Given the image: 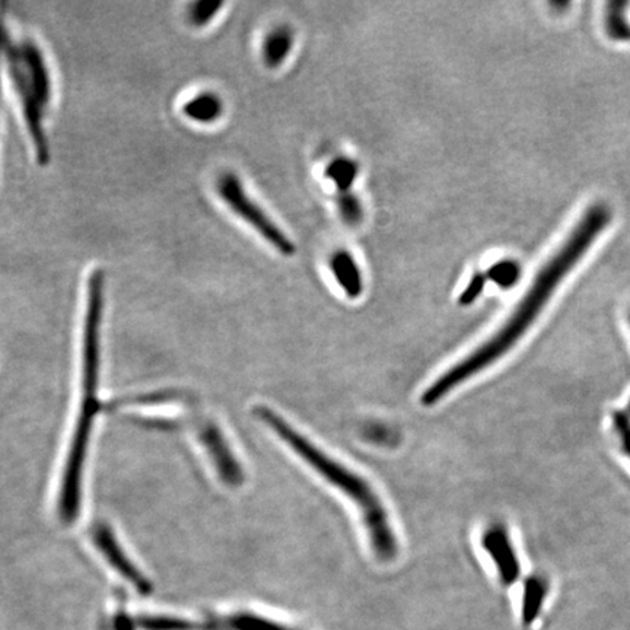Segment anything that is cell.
<instances>
[{
	"instance_id": "ac0fdd59",
	"label": "cell",
	"mask_w": 630,
	"mask_h": 630,
	"mask_svg": "<svg viewBox=\"0 0 630 630\" xmlns=\"http://www.w3.org/2000/svg\"><path fill=\"white\" fill-rule=\"evenodd\" d=\"M338 207H341L342 218L347 225H358L362 219V206H360L358 198L349 191L341 194Z\"/></svg>"
},
{
	"instance_id": "603a6c76",
	"label": "cell",
	"mask_w": 630,
	"mask_h": 630,
	"mask_svg": "<svg viewBox=\"0 0 630 630\" xmlns=\"http://www.w3.org/2000/svg\"><path fill=\"white\" fill-rule=\"evenodd\" d=\"M629 411H630V403H629Z\"/></svg>"
},
{
	"instance_id": "52a82bcc",
	"label": "cell",
	"mask_w": 630,
	"mask_h": 630,
	"mask_svg": "<svg viewBox=\"0 0 630 630\" xmlns=\"http://www.w3.org/2000/svg\"><path fill=\"white\" fill-rule=\"evenodd\" d=\"M91 538H93L94 545L102 551L104 558L107 559V562L110 563L121 576L132 582L134 589L141 591V593H150V582H147L146 578L139 572V569L130 562V558L124 554L123 547H121L115 533L108 527V524H94L93 530H91Z\"/></svg>"
},
{
	"instance_id": "7c38bea8",
	"label": "cell",
	"mask_w": 630,
	"mask_h": 630,
	"mask_svg": "<svg viewBox=\"0 0 630 630\" xmlns=\"http://www.w3.org/2000/svg\"><path fill=\"white\" fill-rule=\"evenodd\" d=\"M182 112L198 123H214L224 112V103L214 93H202L189 99L182 107Z\"/></svg>"
},
{
	"instance_id": "277c9868",
	"label": "cell",
	"mask_w": 630,
	"mask_h": 630,
	"mask_svg": "<svg viewBox=\"0 0 630 630\" xmlns=\"http://www.w3.org/2000/svg\"><path fill=\"white\" fill-rule=\"evenodd\" d=\"M216 190H218L224 202L233 209L234 214L245 219L264 240L271 242L280 253L285 255L295 253L294 242L264 214L263 209L251 200L236 174H221L218 181H216Z\"/></svg>"
},
{
	"instance_id": "ba28073f",
	"label": "cell",
	"mask_w": 630,
	"mask_h": 630,
	"mask_svg": "<svg viewBox=\"0 0 630 630\" xmlns=\"http://www.w3.org/2000/svg\"><path fill=\"white\" fill-rule=\"evenodd\" d=\"M482 545L486 554L492 558L502 584H514L520 578L521 567L507 528L501 524L490 525L482 537Z\"/></svg>"
},
{
	"instance_id": "d6986e66",
	"label": "cell",
	"mask_w": 630,
	"mask_h": 630,
	"mask_svg": "<svg viewBox=\"0 0 630 630\" xmlns=\"http://www.w3.org/2000/svg\"><path fill=\"white\" fill-rule=\"evenodd\" d=\"M613 425H615V431L617 437H619L621 450L630 459V419L626 413L617 412L613 416Z\"/></svg>"
},
{
	"instance_id": "9a60e30c",
	"label": "cell",
	"mask_w": 630,
	"mask_h": 630,
	"mask_svg": "<svg viewBox=\"0 0 630 630\" xmlns=\"http://www.w3.org/2000/svg\"><path fill=\"white\" fill-rule=\"evenodd\" d=\"M521 275L520 264L514 260H502L488 271V280L503 289L512 288L519 282Z\"/></svg>"
},
{
	"instance_id": "5bb4252c",
	"label": "cell",
	"mask_w": 630,
	"mask_h": 630,
	"mask_svg": "<svg viewBox=\"0 0 630 630\" xmlns=\"http://www.w3.org/2000/svg\"><path fill=\"white\" fill-rule=\"evenodd\" d=\"M356 176H358V165L349 158L333 159L325 169V177L332 180L342 193L349 191Z\"/></svg>"
},
{
	"instance_id": "7a4b0ae2",
	"label": "cell",
	"mask_w": 630,
	"mask_h": 630,
	"mask_svg": "<svg viewBox=\"0 0 630 630\" xmlns=\"http://www.w3.org/2000/svg\"><path fill=\"white\" fill-rule=\"evenodd\" d=\"M258 415L312 471L319 473L334 488L341 489L342 494L355 503L362 516L365 532H367L373 555L382 562L393 560L399 551L397 537L391 527L389 512L371 485L364 477L347 468L345 464L336 462L319 447L312 444L308 438L301 436L297 429L286 423L284 417L271 408L259 407Z\"/></svg>"
},
{
	"instance_id": "3957f363",
	"label": "cell",
	"mask_w": 630,
	"mask_h": 630,
	"mask_svg": "<svg viewBox=\"0 0 630 630\" xmlns=\"http://www.w3.org/2000/svg\"><path fill=\"white\" fill-rule=\"evenodd\" d=\"M97 395H85L75 433H73L67 467H64L62 492H60L59 514L63 523H73L81 507V484L84 475L86 451H88L91 431L98 413Z\"/></svg>"
},
{
	"instance_id": "8fae6325",
	"label": "cell",
	"mask_w": 630,
	"mask_h": 630,
	"mask_svg": "<svg viewBox=\"0 0 630 630\" xmlns=\"http://www.w3.org/2000/svg\"><path fill=\"white\" fill-rule=\"evenodd\" d=\"M549 594V582L540 575L528 576L524 582L523 606L521 619L524 626H530L540 616L543 604Z\"/></svg>"
},
{
	"instance_id": "8992f818",
	"label": "cell",
	"mask_w": 630,
	"mask_h": 630,
	"mask_svg": "<svg viewBox=\"0 0 630 630\" xmlns=\"http://www.w3.org/2000/svg\"><path fill=\"white\" fill-rule=\"evenodd\" d=\"M200 441L206 449L209 457L214 463L219 479L229 488H238L245 484V472L238 462L231 447L225 440L224 433L215 424H204L200 428Z\"/></svg>"
},
{
	"instance_id": "4fadbf2b",
	"label": "cell",
	"mask_w": 630,
	"mask_h": 630,
	"mask_svg": "<svg viewBox=\"0 0 630 630\" xmlns=\"http://www.w3.org/2000/svg\"><path fill=\"white\" fill-rule=\"evenodd\" d=\"M293 34L288 28L281 27L268 34L263 43V59L269 68L281 67L293 49Z\"/></svg>"
},
{
	"instance_id": "ffe728a7",
	"label": "cell",
	"mask_w": 630,
	"mask_h": 630,
	"mask_svg": "<svg viewBox=\"0 0 630 630\" xmlns=\"http://www.w3.org/2000/svg\"><path fill=\"white\" fill-rule=\"evenodd\" d=\"M486 285V277L484 275H475L471 281V284L467 285V288L464 289L462 297H460V306H471V304L475 302L477 298L480 297V294L484 293Z\"/></svg>"
},
{
	"instance_id": "44dd1931",
	"label": "cell",
	"mask_w": 630,
	"mask_h": 630,
	"mask_svg": "<svg viewBox=\"0 0 630 630\" xmlns=\"http://www.w3.org/2000/svg\"><path fill=\"white\" fill-rule=\"evenodd\" d=\"M7 41V32L5 27H3L2 21H0V54L3 51V46H5Z\"/></svg>"
},
{
	"instance_id": "30bf717a",
	"label": "cell",
	"mask_w": 630,
	"mask_h": 630,
	"mask_svg": "<svg viewBox=\"0 0 630 630\" xmlns=\"http://www.w3.org/2000/svg\"><path fill=\"white\" fill-rule=\"evenodd\" d=\"M330 266L337 284L349 298H358L364 290L362 275L355 259L347 251H337L330 260Z\"/></svg>"
},
{
	"instance_id": "2e32d148",
	"label": "cell",
	"mask_w": 630,
	"mask_h": 630,
	"mask_svg": "<svg viewBox=\"0 0 630 630\" xmlns=\"http://www.w3.org/2000/svg\"><path fill=\"white\" fill-rule=\"evenodd\" d=\"M229 623L236 630H298L277 623L275 620L264 619L262 616L249 615V613L234 616Z\"/></svg>"
},
{
	"instance_id": "7402d4cb",
	"label": "cell",
	"mask_w": 630,
	"mask_h": 630,
	"mask_svg": "<svg viewBox=\"0 0 630 630\" xmlns=\"http://www.w3.org/2000/svg\"><path fill=\"white\" fill-rule=\"evenodd\" d=\"M629 321H630V312H629Z\"/></svg>"
},
{
	"instance_id": "6da1fadb",
	"label": "cell",
	"mask_w": 630,
	"mask_h": 630,
	"mask_svg": "<svg viewBox=\"0 0 630 630\" xmlns=\"http://www.w3.org/2000/svg\"><path fill=\"white\" fill-rule=\"evenodd\" d=\"M610 211L604 204L597 203L589 207V211L585 212V215H582L580 223L569 234L562 247L551 255L549 262L537 273L536 280L530 286L527 294L521 299L510 319L506 321V324L488 342H485L484 345L477 347L466 358L460 360L459 364L447 369L442 376L438 377L425 390L423 399H420L424 406H433V404L441 402L442 399H445V395L462 385L464 381L471 380V378L497 362L503 355H507L511 347L523 337V334L532 328V324L536 321L543 308L546 307L547 301H549L560 282L580 263V260L584 258L586 251L597 240L599 234L610 223Z\"/></svg>"
},
{
	"instance_id": "5b68a950",
	"label": "cell",
	"mask_w": 630,
	"mask_h": 630,
	"mask_svg": "<svg viewBox=\"0 0 630 630\" xmlns=\"http://www.w3.org/2000/svg\"><path fill=\"white\" fill-rule=\"evenodd\" d=\"M104 308V273H91L88 301L84 330V390L85 394L97 395L99 378V333Z\"/></svg>"
},
{
	"instance_id": "9c48e42d",
	"label": "cell",
	"mask_w": 630,
	"mask_h": 630,
	"mask_svg": "<svg viewBox=\"0 0 630 630\" xmlns=\"http://www.w3.org/2000/svg\"><path fill=\"white\" fill-rule=\"evenodd\" d=\"M12 47H14L16 58L20 60L21 68H23L29 84H32L38 102H40L43 108L49 107L51 81L45 56H43L36 43L33 41H24L21 45L12 43Z\"/></svg>"
},
{
	"instance_id": "e0dca14e",
	"label": "cell",
	"mask_w": 630,
	"mask_h": 630,
	"mask_svg": "<svg viewBox=\"0 0 630 630\" xmlns=\"http://www.w3.org/2000/svg\"><path fill=\"white\" fill-rule=\"evenodd\" d=\"M224 7L223 2L218 0H202V2H194L189 10L190 23L195 25V27H204L207 23H211L218 14L221 8Z\"/></svg>"
}]
</instances>
